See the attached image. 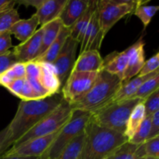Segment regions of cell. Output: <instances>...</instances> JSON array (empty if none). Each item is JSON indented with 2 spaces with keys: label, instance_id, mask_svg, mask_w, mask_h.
Wrapping results in <instances>:
<instances>
[{
  "label": "cell",
  "instance_id": "1",
  "mask_svg": "<svg viewBox=\"0 0 159 159\" xmlns=\"http://www.w3.org/2000/svg\"><path fill=\"white\" fill-rule=\"evenodd\" d=\"M63 99L61 93H58L37 100L20 101L13 119L7 126L8 148H10L37 123L54 111Z\"/></svg>",
  "mask_w": 159,
  "mask_h": 159
},
{
  "label": "cell",
  "instance_id": "2",
  "mask_svg": "<svg viewBox=\"0 0 159 159\" xmlns=\"http://www.w3.org/2000/svg\"><path fill=\"white\" fill-rule=\"evenodd\" d=\"M127 141L123 134L101 127L89 119L84 129L83 143L78 159H106Z\"/></svg>",
  "mask_w": 159,
  "mask_h": 159
},
{
  "label": "cell",
  "instance_id": "3",
  "mask_svg": "<svg viewBox=\"0 0 159 159\" xmlns=\"http://www.w3.org/2000/svg\"><path fill=\"white\" fill-rule=\"evenodd\" d=\"M121 85L122 81L117 75L110 74L102 69L90 91L82 100L71 105V109L93 114L113 102Z\"/></svg>",
  "mask_w": 159,
  "mask_h": 159
},
{
  "label": "cell",
  "instance_id": "4",
  "mask_svg": "<svg viewBox=\"0 0 159 159\" xmlns=\"http://www.w3.org/2000/svg\"><path fill=\"white\" fill-rule=\"evenodd\" d=\"M138 98L115 101L93 113L90 119L98 125L124 134L132 110L141 102Z\"/></svg>",
  "mask_w": 159,
  "mask_h": 159
},
{
  "label": "cell",
  "instance_id": "5",
  "mask_svg": "<svg viewBox=\"0 0 159 159\" xmlns=\"http://www.w3.org/2000/svg\"><path fill=\"white\" fill-rule=\"evenodd\" d=\"M92 114L82 110H72L69 120L61 128L51 145L48 148L40 159H55L68 147V144L84 131Z\"/></svg>",
  "mask_w": 159,
  "mask_h": 159
},
{
  "label": "cell",
  "instance_id": "6",
  "mask_svg": "<svg viewBox=\"0 0 159 159\" xmlns=\"http://www.w3.org/2000/svg\"><path fill=\"white\" fill-rule=\"evenodd\" d=\"M72 109L71 105L63 99L60 105L51 113L45 116L27 133L25 134L12 147L20 145L26 141L37 138L46 136L61 128L71 118Z\"/></svg>",
  "mask_w": 159,
  "mask_h": 159
},
{
  "label": "cell",
  "instance_id": "7",
  "mask_svg": "<svg viewBox=\"0 0 159 159\" xmlns=\"http://www.w3.org/2000/svg\"><path fill=\"white\" fill-rule=\"evenodd\" d=\"M140 1L134 0H100L97 3L99 23L102 35L106 34L119 21L128 14L133 13Z\"/></svg>",
  "mask_w": 159,
  "mask_h": 159
},
{
  "label": "cell",
  "instance_id": "8",
  "mask_svg": "<svg viewBox=\"0 0 159 159\" xmlns=\"http://www.w3.org/2000/svg\"><path fill=\"white\" fill-rule=\"evenodd\" d=\"M99 72L71 71L61 88L64 99L70 105L82 100L96 82Z\"/></svg>",
  "mask_w": 159,
  "mask_h": 159
},
{
  "label": "cell",
  "instance_id": "9",
  "mask_svg": "<svg viewBox=\"0 0 159 159\" xmlns=\"http://www.w3.org/2000/svg\"><path fill=\"white\" fill-rule=\"evenodd\" d=\"M79 44V42L69 36L67 38L61 51H60L54 61L51 64L60 81L61 88L72 71L75 62L76 61V54Z\"/></svg>",
  "mask_w": 159,
  "mask_h": 159
},
{
  "label": "cell",
  "instance_id": "10",
  "mask_svg": "<svg viewBox=\"0 0 159 159\" xmlns=\"http://www.w3.org/2000/svg\"><path fill=\"white\" fill-rule=\"evenodd\" d=\"M60 130L46 136L31 139L20 145L11 147L3 155L15 157H40L51 145Z\"/></svg>",
  "mask_w": 159,
  "mask_h": 159
},
{
  "label": "cell",
  "instance_id": "11",
  "mask_svg": "<svg viewBox=\"0 0 159 159\" xmlns=\"http://www.w3.org/2000/svg\"><path fill=\"white\" fill-rule=\"evenodd\" d=\"M43 30L44 28L41 26L40 29L36 30L30 38L14 48L12 51L17 61L20 63H27L34 61L39 57Z\"/></svg>",
  "mask_w": 159,
  "mask_h": 159
},
{
  "label": "cell",
  "instance_id": "12",
  "mask_svg": "<svg viewBox=\"0 0 159 159\" xmlns=\"http://www.w3.org/2000/svg\"><path fill=\"white\" fill-rule=\"evenodd\" d=\"M144 43L143 37H141L138 41L129 47L128 62L122 77V82H127L132 78L139 74L140 71L144 65Z\"/></svg>",
  "mask_w": 159,
  "mask_h": 159
},
{
  "label": "cell",
  "instance_id": "13",
  "mask_svg": "<svg viewBox=\"0 0 159 159\" xmlns=\"http://www.w3.org/2000/svg\"><path fill=\"white\" fill-rule=\"evenodd\" d=\"M104 37L100 29L98 17L97 8L93 13L88 26L85 30L82 41L80 43V54L89 50L99 51L102 45Z\"/></svg>",
  "mask_w": 159,
  "mask_h": 159
},
{
  "label": "cell",
  "instance_id": "14",
  "mask_svg": "<svg viewBox=\"0 0 159 159\" xmlns=\"http://www.w3.org/2000/svg\"><path fill=\"white\" fill-rule=\"evenodd\" d=\"M90 0H67L59 19L65 27L71 28L85 12Z\"/></svg>",
  "mask_w": 159,
  "mask_h": 159
},
{
  "label": "cell",
  "instance_id": "15",
  "mask_svg": "<svg viewBox=\"0 0 159 159\" xmlns=\"http://www.w3.org/2000/svg\"><path fill=\"white\" fill-rule=\"evenodd\" d=\"M66 2L67 0H43L34 13L38 19L39 25L43 26L59 19Z\"/></svg>",
  "mask_w": 159,
  "mask_h": 159
},
{
  "label": "cell",
  "instance_id": "16",
  "mask_svg": "<svg viewBox=\"0 0 159 159\" xmlns=\"http://www.w3.org/2000/svg\"><path fill=\"white\" fill-rule=\"evenodd\" d=\"M103 60L99 51L89 50L79 54L75 62L72 71L99 72L102 69Z\"/></svg>",
  "mask_w": 159,
  "mask_h": 159
},
{
  "label": "cell",
  "instance_id": "17",
  "mask_svg": "<svg viewBox=\"0 0 159 159\" xmlns=\"http://www.w3.org/2000/svg\"><path fill=\"white\" fill-rule=\"evenodd\" d=\"M130 49L127 48L122 52L113 51L102 58V69L110 74L116 75L120 79H122L123 75L128 62ZM122 81V80H121Z\"/></svg>",
  "mask_w": 159,
  "mask_h": 159
},
{
  "label": "cell",
  "instance_id": "18",
  "mask_svg": "<svg viewBox=\"0 0 159 159\" xmlns=\"http://www.w3.org/2000/svg\"><path fill=\"white\" fill-rule=\"evenodd\" d=\"M157 74H159V70L155 71V72L146 75L144 76L137 75L135 76V77L130 79V80L127 81V82H122L120 89L119 91L117 92V93H116V96H115L113 102L132 99L133 96L135 95V93H136L137 91L138 90V89L140 88V86H141L145 81L151 79V78H152L153 76L156 75Z\"/></svg>",
  "mask_w": 159,
  "mask_h": 159
},
{
  "label": "cell",
  "instance_id": "19",
  "mask_svg": "<svg viewBox=\"0 0 159 159\" xmlns=\"http://www.w3.org/2000/svg\"><path fill=\"white\" fill-rule=\"evenodd\" d=\"M38 62V61H37ZM40 66V82L50 96L60 93L61 85L51 64L38 62Z\"/></svg>",
  "mask_w": 159,
  "mask_h": 159
},
{
  "label": "cell",
  "instance_id": "20",
  "mask_svg": "<svg viewBox=\"0 0 159 159\" xmlns=\"http://www.w3.org/2000/svg\"><path fill=\"white\" fill-rule=\"evenodd\" d=\"M97 3L98 1L90 0L89 4V6L85 12L75 22V23L70 28V37L79 42V44L82 41V39L85 35V30L88 26L89 23L93 13L97 8Z\"/></svg>",
  "mask_w": 159,
  "mask_h": 159
},
{
  "label": "cell",
  "instance_id": "21",
  "mask_svg": "<svg viewBox=\"0 0 159 159\" xmlns=\"http://www.w3.org/2000/svg\"><path fill=\"white\" fill-rule=\"evenodd\" d=\"M38 25V19L34 14L30 18L26 20L20 19L18 20L11 27L9 32L11 34H13L16 38L20 40L22 43L27 40L34 35Z\"/></svg>",
  "mask_w": 159,
  "mask_h": 159
},
{
  "label": "cell",
  "instance_id": "22",
  "mask_svg": "<svg viewBox=\"0 0 159 159\" xmlns=\"http://www.w3.org/2000/svg\"><path fill=\"white\" fill-rule=\"evenodd\" d=\"M70 36V29L69 28L65 27L62 26L61 29L60 33H59L58 36L57 38L55 39L52 44L49 47L46 52L36 59L34 61H38V62H43V63H48V64H52L57 57L58 54L60 51H61L62 48H63L64 44H65V41H66L67 38Z\"/></svg>",
  "mask_w": 159,
  "mask_h": 159
},
{
  "label": "cell",
  "instance_id": "23",
  "mask_svg": "<svg viewBox=\"0 0 159 159\" xmlns=\"http://www.w3.org/2000/svg\"><path fill=\"white\" fill-rule=\"evenodd\" d=\"M145 156L147 155L144 144L137 145L127 141L120 146L106 159H138Z\"/></svg>",
  "mask_w": 159,
  "mask_h": 159
},
{
  "label": "cell",
  "instance_id": "24",
  "mask_svg": "<svg viewBox=\"0 0 159 159\" xmlns=\"http://www.w3.org/2000/svg\"><path fill=\"white\" fill-rule=\"evenodd\" d=\"M62 26H63V25H62V23L61 22L60 19H57V20H54V21L51 22V23L43 26L44 30H43L41 47H40V54H39L38 57L43 55L46 52L47 50L49 48V47L52 44L53 42L55 40V39L58 36Z\"/></svg>",
  "mask_w": 159,
  "mask_h": 159
},
{
  "label": "cell",
  "instance_id": "25",
  "mask_svg": "<svg viewBox=\"0 0 159 159\" xmlns=\"http://www.w3.org/2000/svg\"><path fill=\"white\" fill-rule=\"evenodd\" d=\"M145 111H144V104H143V100L140 102L136 107L132 110L131 113L129 117L128 122H127V127H126L125 133L124 135L127 138V139L130 140L138 127L143 122V120L145 118Z\"/></svg>",
  "mask_w": 159,
  "mask_h": 159
},
{
  "label": "cell",
  "instance_id": "26",
  "mask_svg": "<svg viewBox=\"0 0 159 159\" xmlns=\"http://www.w3.org/2000/svg\"><path fill=\"white\" fill-rule=\"evenodd\" d=\"M24 78H26L25 63L17 62L0 74V85L6 88L12 81Z\"/></svg>",
  "mask_w": 159,
  "mask_h": 159
},
{
  "label": "cell",
  "instance_id": "27",
  "mask_svg": "<svg viewBox=\"0 0 159 159\" xmlns=\"http://www.w3.org/2000/svg\"><path fill=\"white\" fill-rule=\"evenodd\" d=\"M148 1H140L139 4L137 6L134 11L133 14L138 16L144 25V29H145L149 25L152 19L159 9L158 6H148L147 2Z\"/></svg>",
  "mask_w": 159,
  "mask_h": 159
},
{
  "label": "cell",
  "instance_id": "28",
  "mask_svg": "<svg viewBox=\"0 0 159 159\" xmlns=\"http://www.w3.org/2000/svg\"><path fill=\"white\" fill-rule=\"evenodd\" d=\"M84 131L76 137L55 159H78L83 143Z\"/></svg>",
  "mask_w": 159,
  "mask_h": 159
},
{
  "label": "cell",
  "instance_id": "29",
  "mask_svg": "<svg viewBox=\"0 0 159 159\" xmlns=\"http://www.w3.org/2000/svg\"><path fill=\"white\" fill-rule=\"evenodd\" d=\"M20 20V16L15 8L0 12V34L9 31L14 23Z\"/></svg>",
  "mask_w": 159,
  "mask_h": 159
},
{
  "label": "cell",
  "instance_id": "30",
  "mask_svg": "<svg viewBox=\"0 0 159 159\" xmlns=\"http://www.w3.org/2000/svg\"><path fill=\"white\" fill-rule=\"evenodd\" d=\"M159 87V74L153 76L151 79H148L140 86L137 93H135L133 98H138V99L144 100L146 98L148 97L152 93L158 89ZM132 98V99H133Z\"/></svg>",
  "mask_w": 159,
  "mask_h": 159
},
{
  "label": "cell",
  "instance_id": "31",
  "mask_svg": "<svg viewBox=\"0 0 159 159\" xmlns=\"http://www.w3.org/2000/svg\"><path fill=\"white\" fill-rule=\"evenodd\" d=\"M152 116H145L144 120L141 123V124L138 127V129L135 132L131 139L128 141L129 142L134 144H137V145H140L148 139L149 134H150Z\"/></svg>",
  "mask_w": 159,
  "mask_h": 159
},
{
  "label": "cell",
  "instance_id": "32",
  "mask_svg": "<svg viewBox=\"0 0 159 159\" xmlns=\"http://www.w3.org/2000/svg\"><path fill=\"white\" fill-rule=\"evenodd\" d=\"M145 116H152L155 112L159 111V89L143 100Z\"/></svg>",
  "mask_w": 159,
  "mask_h": 159
},
{
  "label": "cell",
  "instance_id": "33",
  "mask_svg": "<svg viewBox=\"0 0 159 159\" xmlns=\"http://www.w3.org/2000/svg\"><path fill=\"white\" fill-rule=\"evenodd\" d=\"M159 67V54L156 53L155 55L152 56L151 58L148 60L144 61V65H143L142 68L140 71L139 74L138 75L144 76L146 75L151 74L155 71H158Z\"/></svg>",
  "mask_w": 159,
  "mask_h": 159
},
{
  "label": "cell",
  "instance_id": "34",
  "mask_svg": "<svg viewBox=\"0 0 159 159\" xmlns=\"http://www.w3.org/2000/svg\"><path fill=\"white\" fill-rule=\"evenodd\" d=\"M143 144L147 156L159 159V136L148 139Z\"/></svg>",
  "mask_w": 159,
  "mask_h": 159
},
{
  "label": "cell",
  "instance_id": "35",
  "mask_svg": "<svg viewBox=\"0 0 159 159\" xmlns=\"http://www.w3.org/2000/svg\"><path fill=\"white\" fill-rule=\"evenodd\" d=\"M18 97L20 98V99H21L22 100L26 101L41 99H40V97H39L38 96H37V94L35 93V91H34V89L32 88V86H31L30 84L29 83V82H28L26 79V80H25L24 85H23V88H22Z\"/></svg>",
  "mask_w": 159,
  "mask_h": 159
},
{
  "label": "cell",
  "instance_id": "36",
  "mask_svg": "<svg viewBox=\"0 0 159 159\" xmlns=\"http://www.w3.org/2000/svg\"><path fill=\"white\" fill-rule=\"evenodd\" d=\"M17 62L18 61L12 51H9L4 55L0 56V74Z\"/></svg>",
  "mask_w": 159,
  "mask_h": 159
},
{
  "label": "cell",
  "instance_id": "37",
  "mask_svg": "<svg viewBox=\"0 0 159 159\" xmlns=\"http://www.w3.org/2000/svg\"><path fill=\"white\" fill-rule=\"evenodd\" d=\"M26 68V78L27 79H40V66L37 61H30L25 63Z\"/></svg>",
  "mask_w": 159,
  "mask_h": 159
},
{
  "label": "cell",
  "instance_id": "38",
  "mask_svg": "<svg viewBox=\"0 0 159 159\" xmlns=\"http://www.w3.org/2000/svg\"><path fill=\"white\" fill-rule=\"evenodd\" d=\"M12 34L9 31L0 34V56L6 54L12 48Z\"/></svg>",
  "mask_w": 159,
  "mask_h": 159
},
{
  "label": "cell",
  "instance_id": "39",
  "mask_svg": "<svg viewBox=\"0 0 159 159\" xmlns=\"http://www.w3.org/2000/svg\"><path fill=\"white\" fill-rule=\"evenodd\" d=\"M25 80H26V78H24V79H16V80L12 81L10 84H9V85L6 87V89H7L9 90L12 94H13L14 96L18 97L20 91H21L22 88H23V85H24Z\"/></svg>",
  "mask_w": 159,
  "mask_h": 159
},
{
  "label": "cell",
  "instance_id": "40",
  "mask_svg": "<svg viewBox=\"0 0 159 159\" xmlns=\"http://www.w3.org/2000/svg\"><path fill=\"white\" fill-rule=\"evenodd\" d=\"M159 136V111L155 112L152 116L151 130L148 139Z\"/></svg>",
  "mask_w": 159,
  "mask_h": 159
},
{
  "label": "cell",
  "instance_id": "41",
  "mask_svg": "<svg viewBox=\"0 0 159 159\" xmlns=\"http://www.w3.org/2000/svg\"><path fill=\"white\" fill-rule=\"evenodd\" d=\"M8 138V127H5L0 131V156L8 151V147L6 145V140Z\"/></svg>",
  "mask_w": 159,
  "mask_h": 159
},
{
  "label": "cell",
  "instance_id": "42",
  "mask_svg": "<svg viewBox=\"0 0 159 159\" xmlns=\"http://www.w3.org/2000/svg\"><path fill=\"white\" fill-rule=\"evenodd\" d=\"M43 0H20V1H15L16 3H19L20 5H23L26 7L33 6L36 9H38L39 6L42 4Z\"/></svg>",
  "mask_w": 159,
  "mask_h": 159
},
{
  "label": "cell",
  "instance_id": "43",
  "mask_svg": "<svg viewBox=\"0 0 159 159\" xmlns=\"http://www.w3.org/2000/svg\"><path fill=\"white\" fill-rule=\"evenodd\" d=\"M16 4L14 0H0V12L14 8Z\"/></svg>",
  "mask_w": 159,
  "mask_h": 159
},
{
  "label": "cell",
  "instance_id": "44",
  "mask_svg": "<svg viewBox=\"0 0 159 159\" xmlns=\"http://www.w3.org/2000/svg\"><path fill=\"white\" fill-rule=\"evenodd\" d=\"M0 159H40V157H15V156H6L2 155Z\"/></svg>",
  "mask_w": 159,
  "mask_h": 159
},
{
  "label": "cell",
  "instance_id": "45",
  "mask_svg": "<svg viewBox=\"0 0 159 159\" xmlns=\"http://www.w3.org/2000/svg\"><path fill=\"white\" fill-rule=\"evenodd\" d=\"M138 159H157V158H152V157H148V156H145V157H143V158H140Z\"/></svg>",
  "mask_w": 159,
  "mask_h": 159
}]
</instances>
